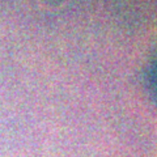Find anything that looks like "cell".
Returning <instances> with one entry per match:
<instances>
[{
    "label": "cell",
    "mask_w": 157,
    "mask_h": 157,
    "mask_svg": "<svg viewBox=\"0 0 157 157\" xmlns=\"http://www.w3.org/2000/svg\"><path fill=\"white\" fill-rule=\"evenodd\" d=\"M39 3L42 4V7L51 9V11H55V9H59L64 6L67 0H39Z\"/></svg>",
    "instance_id": "6da1fadb"
}]
</instances>
